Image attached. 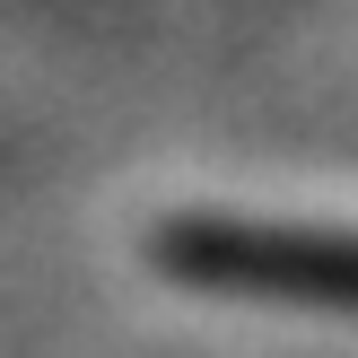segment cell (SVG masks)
<instances>
[{"instance_id":"obj_1","label":"cell","mask_w":358,"mask_h":358,"mask_svg":"<svg viewBox=\"0 0 358 358\" xmlns=\"http://www.w3.org/2000/svg\"><path fill=\"white\" fill-rule=\"evenodd\" d=\"M175 262L201 280H227V289L358 306V245H332V236H254V227L219 236V227H192V236H175Z\"/></svg>"}]
</instances>
